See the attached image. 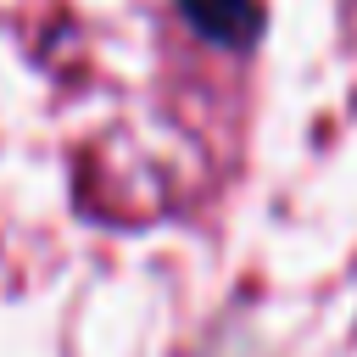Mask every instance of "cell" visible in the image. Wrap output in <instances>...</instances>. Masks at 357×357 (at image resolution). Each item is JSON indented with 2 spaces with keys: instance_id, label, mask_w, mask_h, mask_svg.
I'll list each match as a JSON object with an SVG mask.
<instances>
[{
  "instance_id": "1",
  "label": "cell",
  "mask_w": 357,
  "mask_h": 357,
  "mask_svg": "<svg viewBox=\"0 0 357 357\" xmlns=\"http://www.w3.org/2000/svg\"><path fill=\"white\" fill-rule=\"evenodd\" d=\"M50 61L78 89V162L100 206L195 201L234 139L257 0H45Z\"/></svg>"
}]
</instances>
